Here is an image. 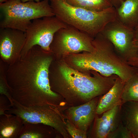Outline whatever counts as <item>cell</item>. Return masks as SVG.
<instances>
[{"label": "cell", "mask_w": 138, "mask_h": 138, "mask_svg": "<svg viewBox=\"0 0 138 138\" xmlns=\"http://www.w3.org/2000/svg\"><path fill=\"white\" fill-rule=\"evenodd\" d=\"M99 98L98 96L83 104L69 107L65 111V117L77 128L86 132L97 115Z\"/></svg>", "instance_id": "obj_11"}, {"label": "cell", "mask_w": 138, "mask_h": 138, "mask_svg": "<svg viewBox=\"0 0 138 138\" xmlns=\"http://www.w3.org/2000/svg\"><path fill=\"white\" fill-rule=\"evenodd\" d=\"M13 100L11 107L5 113L18 116L24 123H41L50 126L64 138L71 137L66 130L65 122L56 107L48 105L26 107Z\"/></svg>", "instance_id": "obj_6"}, {"label": "cell", "mask_w": 138, "mask_h": 138, "mask_svg": "<svg viewBox=\"0 0 138 138\" xmlns=\"http://www.w3.org/2000/svg\"><path fill=\"white\" fill-rule=\"evenodd\" d=\"M7 65L2 60L0 61V94L5 96L10 101L11 106L13 100L11 92L8 84L6 76Z\"/></svg>", "instance_id": "obj_20"}, {"label": "cell", "mask_w": 138, "mask_h": 138, "mask_svg": "<svg viewBox=\"0 0 138 138\" xmlns=\"http://www.w3.org/2000/svg\"><path fill=\"white\" fill-rule=\"evenodd\" d=\"M60 71L65 88L60 95L72 106L83 104L104 94L114 82L87 75L65 65H62Z\"/></svg>", "instance_id": "obj_3"}, {"label": "cell", "mask_w": 138, "mask_h": 138, "mask_svg": "<svg viewBox=\"0 0 138 138\" xmlns=\"http://www.w3.org/2000/svg\"><path fill=\"white\" fill-rule=\"evenodd\" d=\"M118 51L122 53L135 49L134 29L124 25L117 19L107 24L100 32Z\"/></svg>", "instance_id": "obj_10"}, {"label": "cell", "mask_w": 138, "mask_h": 138, "mask_svg": "<svg viewBox=\"0 0 138 138\" xmlns=\"http://www.w3.org/2000/svg\"><path fill=\"white\" fill-rule=\"evenodd\" d=\"M11 107L10 103L7 98L4 95L0 96V115H3Z\"/></svg>", "instance_id": "obj_23"}, {"label": "cell", "mask_w": 138, "mask_h": 138, "mask_svg": "<svg viewBox=\"0 0 138 138\" xmlns=\"http://www.w3.org/2000/svg\"><path fill=\"white\" fill-rule=\"evenodd\" d=\"M121 105L116 106L104 112L100 117L96 115L95 118V137L107 138L109 133L118 127L121 121Z\"/></svg>", "instance_id": "obj_12"}, {"label": "cell", "mask_w": 138, "mask_h": 138, "mask_svg": "<svg viewBox=\"0 0 138 138\" xmlns=\"http://www.w3.org/2000/svg\"><path fill=\"white\" fill-rule=\"evenodd\" d=\"M133 43L135 48L138 49V26L134 29Z\"/></svg>", "instance_id": "obj_24"}, {"label": "cell", "mask_w": 138, "mask_h": 138, "mask_svg": "<svg viewBox=\"0 0 138 138\" xmlns=\"http://www.w3.org/2000/svg\"><path fill=\"white\" fill-rule=\"evenodd\" d=\"M46 51L35 45L13 64L7 65L6 76L13 99L26 107L45 105L57 107L61 96L51 89L49 73L53 60Z\"/></svg>", "instance_id": "obj_1"}, {"label": "cell", "mask_w": 138, "mask_h": 138, "mask_svg": "<svg viewBox=\"0 0 138 138\" xmlns=\"http://www.w3.org/2000/svg\"><path fill=\"white\" fill-rule=\"evenodd\" d=\"M0 9L3 16L0 28H10L24 32L31 20L54 16L49 0L25 2L20 0H9L0 3Z\"/></svg>", "instance_id": "obj_4"}, {"label": "cell", "mask_w": 138, "mask_h": 138, "mask_svg": "<svg viewBox=\"0 0 138 138\" xmlns=\"http://www.w3.org/2000/svg\"><path fill=\"white\" fill-rule=\"evenodd\" d=\"M9 0H0V3H2L6 2Z\"/></svg>", "instance_id": "obj_26"}, {"label": "cell", "mask_w": 138, "mask_h": 138, "mask_svg": "<svg viewBox=\"0 0 138 138\" xmlns=\"http://www.w3.org/2000/svg\"><path fill=\"white\" fill-rule=\"evenodd\" d=\"M24 124L16 115L6 113L0 115V138H18Z\"/></svg>", "instance_id": "obj_16"}, {"label": "cell", "mask_w": 138, "mask_h": 138, "mask_svg": "<svg viewBox=\"0 0 138 138\" xmlns=\"http://www.w3.org/2000/svg\"><path fill=\"white\" fill-rule=\"evenodd\" d=\"M107 138H133L128 129L121 121L118 126L113 132L109 133Z\"/></svg>", "instance_id": "obj_21"}, {"label": "cell", "mask_w": 138, "mask_h": 138, "mask_svg": "<svg viewBox=\"0 0 138 138\" xmlns=\"http://www.w3.org/2000/svg\"><path fill=\"white\" fill-rule=\"evenodd\" d=\"M95 38L93 41L94 51L73 57V64L79 69L94 70L106 76L116 75L123 82H126L129 79L126 70L103 54L106 39L101 35Z\"/></svg>", "instance_id": "obj_5"}, {"label": "cell", "mask_w": 138, "mask_h": 138, "mask_svg": "<svg viewBox=\"0 0 138 138\" xmlns=\"http://www.w3.org/2000/svg\"><path fill=\"white\" fill-rule=\"evenodd\" d=\"M73 6L99 11L112 6L109 0H65Z\"/></svg>", "instance_id": "obj_18"}, {"label": "cell", "mask_w": 138, "mask_h": 138, "mask_svg": "<svg viewBox=\"0 0 138 138\" xmlns=\"http://www.w3.org/2000/svg\"><path fill=\"white\" fill-rule=\"evenodd\" d=\"M125 83L121 96L122 104L129 101H138V77L129 78Z\"/></svg>", "instance_id": "obj_19"}, {"label": "cell", "mask_w": 138, "mask_h": 138, "mask_svg": "<svg viewBox=\"0 0 138 138\" xmlns=\"http://www.w3.org/2000/svg\"><path fill=\"white\" fill-rule=\"evenodd\" d=\"M121 121L131 133L133 138L138 137V101L122 103L120 110Z\"/></svg>", "instance_id": "obj_15"}, {"label": "cell", "mask_w": 138, "mask_h": 138, "mask_svg": "<svg viewBox=\"0 0 138 138\" xmlns=\"http://www.w3.org/2000/svg\"></svg>", "instance_id": "obj_27"}, {"label": "cell", "mask_w": 138, "mask_h": 138, "mask_svg": "<svg viewBox=\"0 0 138 138\" xmlns=\"http://www.w3.org/2000/svg\"><path fill=\"white\" fill-rule=\"evenodd\" d=\"M66 130L69 135L73 138H86V132L83 131L76 127L69 120L65 122Z\"/></svg>", "instance_id": "obj_22"}, {"label": "cell", "mask_w": 138, "mask_h": 138, "mask_svg": "<svg viewBox=\"0 0 138 138\" xmlns=\"http://www.w3.org/2000/svg\"><path fill=\"white\" fill-rule=\"evenodd\" d=\"M92 37L72 26L59 30L54 34L50 45V50L64 53L93 52Z\"/></svg>", "instance_id": "obj_8"}, {"label": "cell", "mask_w": 138, "mask_h": 138, "mask_svg": "<svg viewBox=\"0 0 138 138\" xmlns=\"http://www.w3.org/2000/svg\"><path fill=\"white\" fill-rule=\"evenodd\" d=\"M116 9V19L121 23L133 29L138 26V0H125Z\"/></svg>", "instance_id": "obj_14"}, {"label": "cell", "mask_w": 138, "mask_h": 138, "mask_svg": "<svg viewBox=\"0 0 138 138\" xmlns=\"http://www.w3.org/2000/svg\"><path fill=\"white\" fill-rule=\"evenodd\" d=\"M54 16L68 26L95 37L109 22L116 19V9L112 6L99 11L71 5L65 0H49Z\"/></svg>", "instance_id": "obj_2"}, {"label": "cell", "mask_w": 138, "mask_h": 138, "mask_svg": "<svg viewBox=\"0 0 138 138\" xmlns=\"http://www.w3.org/2000/svg\"><path fill=\"white\" fill-rule=\"evenodd\" d=\"M20 0L21 2H27L29 1H36V2H40V0Z\"/></svg>", "instance_id": "obj_25"}, {"label": "cell", "mask_w": 138, "mask_h": 138, "mask_svg": "<svg viewBox=\"0 0 138 138\" xmlns=\"http://www.w3.org/2000/svg\"><path fill=\"white\" fill-rule=\"evenodd\" d=\"M68 25L55 16L45 17L32 20L25 32L26 40L21 56L35 45L51 51L50 45L55 33Z\"/></svg>", "instance_id": "obj_7"}, {"label": "cell", "mask_w": 138, "mask_h": 138, "mask_svg": "<svg viewBox=\"0 0 138 138\" xmlns=\"http://www.w3.org/2000/svg\"><path fill=\"white\" fill-rule=\"evenodd\" d=\"M54 129L41 123H24L18 138H44L51 137Z\"/></svg>", "instance_id": "obj_17"}, {"label": "cell", "mask_w": 138, "mask_h": 138, "mask_svg": "<svg viewBox=\"0 0 138 138\" xmlns=\"http://www.w3.org/2000/svg\"><path fill=\"white\" fill-rule=\"evenodd\" d=\"M124 83L120 79H117L108 91L100 98L96 110L97 115L122 104L121 96Z\"/></svg>", "instance_id": "obj_13"}, {"label": "cell", "mask_w": 138, "mask_h": 138, "mask_svg": "<svg viewBox=\"0 0 138 138\" xmlns=\"http://www.w3.org/2000/svg\"><path fill=\"white\" fill-rule=\"evenodd\" d=\"M26 40L25 32L10 28H0V59L7 65L18 61Z\"/></svg>", "instance_id": "obj_9"}]
</instances>
